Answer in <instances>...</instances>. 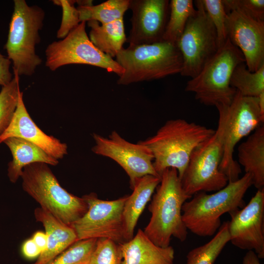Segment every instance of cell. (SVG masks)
Here are the masks:
<instances>
[{
  "label": "cell",
  "mask_w": 264,
  "mask_h": 264,
  "mask_svg": "<svg viewBox=\"0 0 264 264\" xmlns=\"http://www.w3.org/2000/svg\"><path fill=\"white\" fill-rule=\"evenodd\" d=\"M252 185L251 176L245 173L213 194L200 192L194 195L182 207V220L187 230L201 237L214 235L221 224L222 215L244 206L243 197Z\"/></svg>",
  "instance_id": "obj_3"
},
{
  "label": "cell",
  "mask_w": 264,
  "mask_h": 264,
  "mask_svg": "<svg viewBox=\"0 0 264 264\" xmlns=\"http://www.w3.org/2000/svg\"><path fill=\"white\" fill-rule=\"evenodd\" d=\"M215 130L185 119L168 120L156 133L139 141L151 152L153 166L160 176L167 168H175L180 179L193 151L210 138Z\"/></svg>",
  "instance_id": "obj_1"
},
{
  "label": "cell",
  "mask_w": 264,
  "mask_h": 264,
  "mask_svg": "<svg viewBox=\"0 0 264 264\" xmlns=\"http://www.w3.org/2000/svg\"><path fill=\"white\" fill-rule=\"evenodd\" d=\"M4 48L11 61L14 74L32 76L42 63L36 54V46L41 41L39 32L43 26L45 13L38 5H29L24 0H14Z\"/></svg>",
  "instance_id": "obj_5"
},
{
  "label": "cell",
  "mask_w": 264,
  "mask_h": 264,
  "mask_svg": "<svg viewBox=\"0 0 264 264\" xmlns=\"http://www.w3.org/2000/svg\"><path fill=\"white\" fill-rule=\"evenodd\" d=\"M16 137L29 141L59 160L67 154V146L53 136L45 134L32 120L23 100V93L19 94L18 104L8 127L0 136V143L6 139Z\"/></svg>",
  "instance_id": "obj_17"
},
{
  "label": "cell",
  "mask_w": 264,
  "mask_h": 264,
  "mask_svg": "<svg viewBox=\"0 0 264 264\" xmlns=\"http://www.w3.org/2000/svg\"><path fill=\"white\" fill-rule=\"evenodd\" d=\"M32 239L41 250L42 253L45 250L47 242V236L45 233L41 231H37L34 234Z\"/></svg>",
  "instance_id": "obj_36"
},
{
  "label": "cell",
  "mask_w": 264,
  "mask_h": 264,
  "mask_svg": "<svg viewBox=\"0 0 264 264\" xmlns=\"http://www.w3.org/2000/svg\"><path fill=\"white\" fill-rule=\"evenodd\" d=\"M119 244L105 238L97 240L88 264H121Z\"/></svg>",
  "instance_id": "obj_30"
},
{
  "label": "cell",
  "mask_w": 264,
  "mask_h": 264,
  "mask_svg": "<svg viewBox=\"0 0 264 264\" xmlns=\"http://www.w3.org/2000/svg\"><path fill=\"white\" fill-rule=\"evenodd\" d=\"M227 38L242 53L251 72L264 65V22L255 20L239 10L227 14Z\"/></svg>",
  "instance_id": "obj_15"
},
{
  "label": "cell",
  "mask_w": 264,
  "mask_h": 264,
  "mask_svg": "<svg viewBox=\"0 0 264 264\" xmlns=\"http://www.w3.org/2000/svg\"><path fill=\"white\" fill-rule=\"evenodd\" d=\"M226 13L239 10L252 18L264 22V0H222Z\"/></svg>",
  "instance_id": "obj_33"
},
{
  "label": "cell",
  "mask_w": 264,
  "mask_h": 264,
  "mask_svg": "<svg viewBox=\"0 0 264 264\" xmlns=\"http://www.w3.org/2000/svg\"><path fill=\"white\" fill-rule=\"evenodd\" d=\"M127 197L105 200L94 193L84 195L88 210L71 226L78 240L105 238L118 244L125 242L123 211Z\"/></svg>",
  "instance_id": "obj_11"
},
{
  "label": "cell",
  "mask_w": 264,
  "mask_h": 264,
  "mask_svg": "<svg viewBox=\"0 0 264 264\" xmlns=\"http://www.w3.org/2000/svg\"><path fill=\"white\" fill-rule=\"evenodd\" d=\"M229 241L228 221H227L221 224L210 241L188 253L186 264H214Z\"/></svg>",
  "instance_id": "obj_26"
},
{
  "label": "cell",
  "mask_w": 264,
  "mask_h": 264,
  "mask_svg": "<svg viewBox=\"0 0 264 264\" xmlns=\"http://www.w3.org/2000/svg\"><path fill=\"white\" fill-rule=\"evenodd\" d=\"M258 97L259 106L261 114L264 118V92L261 93Z\"/></svg>",
  "instance_id": "obj_38"
},
{
  "label": "cell",
  "mask_w": 264,
  "mask_h": 264,
  "mask_svg": "<svg viewBox=\"0 0 264 264\" xmlns=\"http://www.w3.org/2000/svg\"><path fill=\"white\" fill-rule=\"evenodd\" d=\"M81 22L95 21L105 24L123 18L129 0H108L94 5L92 0H76Z\"/></svg>",
  "instance_id": "obj_24"
},
{
  "label": "cell",
  "mask_w": 264,
  "mask_h": 264,
  "mask_svg": "<svg viewBox=\"0 0 264 264\" xmlns=\"http://www.w3.org/2000/svg\"><path fill=\"white\" fill-rule=\"evenodd\" d=\"M87 22L90 28L89 38L93 44L111 58L115 57L127 42L123 18L101 25L95 21Z\"/></svg>",
  "instance_id": "obj_23"
},
{
  "label": "cell",
  "mask_w": 264,
  "mask_h": 264,
  "mask_svg": "<svg viewBox=\"0 0 264 264\" xmlns=\"http://www.w3.org/2000/svg\"><path fill=\"white\" fill-rule=\"evenodd\" d=\"M160 180L159 176L151 175L144 176L135 181L132 194L127 196L123 211L126 242L133 237L138 220Z\"/></svg>",
  "instance_id": "obj_20"
},
{
  "label": "cell",
  "mask_w": 264,
  "mask_h": 264,
  "mask_svg": "<svg viewBox=\"0 0 264 264\" xmlns=\"http://www.w3.org/2000/svg\"><path fill=\"white\" fill-rule=\"evenodd\" d=\"M36 220L41 222L47 236V246L32 264H47L78 241L72 227L63 222L46 210L40 207L34 210Z\"/></svg>",
  "instance_id": "obj_18"
},
{
  "label": "cell",
  "mask_w": 264,
  "mask_h": 264,
  "mask_svg": "<svg viewBox=\"0 0 264 264\" xmlns=\"http://www.w3.org/2000/svg\"><path fill=\"white\" fill-rule=\"evenodd\" d=\"M230 85L242 96L258 97L264 92V65L256 71L251 72L245 63L239 64L232 73Z\"/></svg>",
  "instance_id": "obj_27"
},
{
  "label": "cell",
  "mask_w": 264,
  "mask_h": 264,
  "mask_svg": "<svg viewBox=\"0 0 264 264\" xmlns=\"http://www.w3.org/2000/svg\"><path fill=\"white\" fill-rule=\"evenodd\" d=\"M245 63L242 52L228 38L199 73L189 80L185 90L206 106L229 105L237 90L230 85L232 73L239 64Z\"/></svg>",
  "instance_id": "obj_8"
},
{
  "label": "cell",
  "mask_w": 264,
  "mask_h": 264,
  "mask_svg": "<svg viewBox=\"0 0 264 264\" xmlns=\"http://www.w3.org/2000/svg\"><path fill=\"white\" fill-rule=\"evenodd\" d=\"M9 149L12 160L9 162L7 176L9 180L16 183L21 177L23 168L32 163L42 162L56 166L59 160L47 154L36 145L24 139L11 137L3 142Z\"/></svg>",
  "instance_id": "obj_21"
},
{
  "label": "cell",
  "mask_w": 264,
  "mask_h": 264,
  "mask_svg": "<svg viewBox=\"0 0 264 264\" xmlns=\"http://www.w3.org/2000/svg\"><path fill=\"white\" fill-rule=\"evenodd\" d=\"M21 177L24 192L65 224L71 226L87 212L83 198L63 188L47 164L35 162L25 166Z\"/></svg>",
  "instance_id": "obj_7"
},
{
  "label": "cell",
  "mask_w": 264,
  "mask_h": 264,
  "mask_svg": "<svg viewBox=\"0 0 264 264\" xmlns=\"http://www.w3.org/2000/svg\"><path fill=\"white\" fill-rule=\"evenodd\" d=\"M86 23L81 22L64 38L48 45L45 50V66L55 71L67 65H90L120 76L123 68L93 44L86 32Z\"/></svg>",
  "instance_id": "obj_10"
},
{
  "label": "cell",
  "mask_w": 264,
  "mask_h": 264,
  "mask_svg": "<svg viewBox=\"0 0 264 264\" xmlns=\"http://www.w3.org/2000/svg\"><path fill=\"white\" fill-rule=\"evenodd\" d=\"M121 264H173L172 246H159L141 229L130 240L119 244Z\"/></svg>",
  "instance_id": "obj_19"
},
{
  "label": "cell",
  "mask_w": 264,
  "mask_h": 264,
  "mask_svg": "<svg viewBox=\"0 0 264 264\" xmlns=\"http://www.w3.org/2000/svg\"><path fill=\"white\" fill-rule=\"evenodd\" d=\"M239 163L252 178V185L264 189V127L258 126L238 148Z\"/></svg>",
  "instance_id": "obj_22"
},
{
  "label": "cell",
  "mask_w": 264,
  "mask_h": 264,
  "mask_svg": "<svg viewBox=\"0 0 264 264\" xmlns=\"http://www.w3.org/2000/svg\"><path fill=\"white\" fill-rule=\"evenodd\" d=\"M195 12L189 18L176 45L182 58L180 74L196 76L219 48L216 29L201 0L194 2Z\"/></svg>",
  "instance_id": "obj_9"
},
{
  "label": "cell",
  "mask_w": 264,
  "mask_h": 264,
  "mask_svg": "<svg viewBox=\"0 0 264 264\" xmlns=\"http://www.w3.org/2000/svg\"><path fill=\"white\" fill-rule=\"evenodd\" d=\"M92 136L95 141L92 152L111 158L118 164L129 176L132 189L135 181L144 176L160 177L154 168L151 152L139 142H130L114 131L108 137L95 133Z\"/></svg>",
  "instance_id": "obj_13"
},
{
  "label": "cell",
  "mask_w": 264,
  "mask_h": 264,
  "mask_svg": "<svg viewBox=\"0 0 264 264\" xmlns=\"http://www.w3.org/2000/svg\"><path fill=\"white\" fill-rule=\"evenodd\" d=\"M218 127L215 132L222 145L220 171L228 182L237 180L242 170L233 157L234 149L243 137L263 123L258 97L242 96L238 91L229 105H218Z\"/></svg>",
  "instance_id": "obj_4"
},
{
  "label": "cell",
  "mask_w": 264,
  "mask_h": 264,
  "mask_svg": "<svg viewBox=\"0 0 264 264\" xmlns=\"http://www.w3.org/2000/svg\"><path fill=\"white\" fill-rule=\"evenodd\" d=\"M230 241L242 250H252L264 258V189L257 190L242 209L229 213Z\"/></svg>",
  "instance_id": "obj_14"
},
{
  "label": "cell",
  "mask_w": 264,
  "mask_h": 264,
  "mask_svg": "<svg viewBox=\"0 0 264 264\" xmlns=\"http://www.w3.org/2000/svg\"><path fill=\"white\" fill-rule=\"evenodd\" d=\"M201 0L205 10L216 29L220 47L227 40L225 28L227 13L222 0Z\"/></svg>",
  "instance_id": "obj_31"
},
{
  "label": "cell",
  "mask_w": 264,
  "mask_h": 264,
  "mask_svg": "<svg viewBox=\"0 0 264 264\" xmlns=\"http://www.w3.org/2000/svg\"><path fill=\"white\" fill-rule=\"evenodd\" d=\"M97 240H78L47 264H88Z\"/></svg>",
  "instance_id": "obj_29"
},
{
  "label": "cell",
  "mask_w": 264,
  "mask_h": 264,
  "mask_svg": "<svg viewBox=\"0 0 264 264\" xmlns=\"http://www.w3.org/2000/svg\"><path fill=\"white\" fill-rule=\"evenodd\" d=\"M21 91L19 76L15 74L9 84L1 87L0 91V136L12 121Z\"/></svg>",
  "instance_id": "obj_28"
},
{
  "label": "cell",
  "mask_w": 264,
  "mask_h": 264,
  "mask_svg": "<svg viewBox=\"0 0 264 264\" xmlns=\"http://www.w3.org/2000/svg\"><path fill=\"white\" fill-rule=\"evenodd\" d=\"M168 0H129L132 12L131 28L127 42L129 46L162 41L169 15Z\"/></svg>",
  "instance_id": "obj_16"
},
{
  "label": "cell",
  "mask_w": 264,
  "mask_h": 264,
  "mask_svg": "<svg viewBox=\"0 0 264 264\" xmlns=\"http://www.w3.org/2000/svg\"><path fill=\"white\" fill-rule=\"evenodd\" d=\"M242 264H262L257 254L252 250L246 253L242 259Z\"/></svg>",
  "instance_id": "obj_37"
},
{
  "label": "cell",
  "mask_w": 264,
  "mask_h": 264,
  "mask_svg": "<svg viewBox=\"0 0 264 264\" xmlns=\"http://www.w3.org/2000/svg\"><path fill=\"white\" fill-rule=\"evenodd\" d=\"M222 156V145L215 132L193 151L180 178L187 195L216 192L227 185L228 180L220 170Z\"/></svg>",
  "instance_id": "obj_12"
},
{
  "label": "cell",
  "mask_w": 264,
  "mask_h": 264,
  "mask_svg": "<svg viewBox=\"0 0 264 264\" xmlns=\"http://www.w3.org/2000/svg\"><path fill=\"white\" fill-rule=\"evenodd\" d=\"M192 0H172L162 41L176 45L189 18L195 12Z\"/></svg>",
  "instance_id": "obj_25"
},
{
  "label": "cell",
  "mask_w": 264,
  "mask_h": 264,
  "mask_svg": "<svg viewBox=\"0 0 264 264\" xmlns=\"http://www.w3.org/2000/svg\"><path fill=\"white\" fill-rule=\"evenodd\" d=\"M149 206L150 221L143 231L156 245L166 247L172 237L181 242L187 238L188 230L182 220V207L192 197L184 192L175 168H167L160 175Z\"/></svg>",
  "instance_id": "obj_2"
},
{
  "label": "cell",
  "mask_w": 264,
  "mask_h": 264,
  "mask_svg": "<svg viewBox=\"0 0 264 264\" xmlns=\"http://www.w3.org/2000/svg\"><path fill=\"white\" fill-rule=\"evenodd\" d=\"M22 252L24 257L28 259L38 258L42 253L32 239H28L23 243Z\"/></svg>",
  "instance_id": "obj_35"
},
{
  "label": "cell",
  "mask_w": 264,
  "mask_h": 264,
  "mask_svg": "<svg viewBox=\"0 0 264 264\" xmlns=\"http://www.w3.org/2000/svg\"><path fill=\"white\" fill-rule=\"evenodd\" d=\"M116 61L123 68L120 85L157 80L180 73L182 58L176 45L165 41L123 48Z\"/></svg>",
  "instance_id": "obj_6"
},
{
  "label": "cell",
  "mask_w": 264,
  "mask_h": 264,
  "mask_svg": "<svg viewBox=\"0 0 264 264\" xmlns=\"http://www.w3.org/2000/svg\"><path fill=\"white\" fill-rule=\"evenodd\" d=\"M52 1L62 9L61 23L57 32V37L62 39L81 22L79 13L74 6L76 0H56Z\"/></svg>",
  "instance_id": "obj_32"
},
{
  "label": "cell",
  "mask_w": 264,
  "mask_h": 264,
  "mask_svg": "<svg viewBox=\"0 0 264 264\" xmlns=\"http://www.w3.org/2000/svg\"><path fill=\"white\" fill-rule=\"evenodd\" d=\"M11 64L7 56L0 52V86L1 87L9 84L14 77L10 70Z\"/></svg>",
  "instance_id": "obj_34"
}]
</instances>
